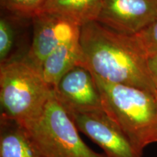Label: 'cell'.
Returning a JSON list of instances; mask_svg holds the SVG:
<instances>
[{
    "label": "cell",
    "instance_id": "obj_8",
    "mask_svg": "<svg viewBox=\"0 0 157 157\" xmlns=\"http://www.w3.org/2000/svg\"><path fill=\"white\" fill-rule=\"evenodd\" d=\"M33 21V37L31 46L22 60L40 71L44 60L60 46L55 28V15L40 13Z\"/></svg>",
    "mask_w": 157,
    "mask_h": 157
},
{
    "label": "cell",
    "instance_id": "obj_2",
    "mask_svg": "<svg viewBox=\"0 0 157 157\" xmlns=\"http://www.w3.org/2000/svg\"><path fill=\"white\" fill-rule=\"evenodd\" d=\"M93 76L104 111L143 155L146 146L157 143V98L146 90Z\"/></svg>",
    "mask_w": 157,
    "mask_h": 157
},
{
    "label": "cell",
    "instance_id": "obj_15",
    "mask_svg": "<svg viewBox=\"0 0 157 157\" xmlns=\"http://www.w3.org/2000/svg\"><path fill=\"white\" fill-rule=\"evenodd\" d=\"M148 65L151 76L157 92V53L148 55Z\"/></svg>",
    "mask_w": 157,
    "mask_h": 157
},
{
    "label": "cell",
    "instance_id": "obj_6",
    "mask_svg": "<svg viewBox=\"0 0 157 157\" xmlns=\"http://www.w3.org/2000/svg\"><path fill=\"white\" fill-rule=\"evenodd\" d=\"M157 19V0H104L96 21L117 32L135 35Z\"/></svg>",
    "mask_w": 157,
    "mask_h": 157
},
{
    "label": "cell",
    "instance_id": "obj_12",
    "mask_svg": "<svg viewBox=\"0 0 157 157\" xmlns=\"http://www.w3.org/2000/svg\"><path fill=\"white\" fill-rule=\"evenodd\" d=\"M2 16L0 19V65L12 61L13 50L16 43L17 31L15 24V17Z\"/></svg>",
    "mask_w": 157,
    "mask_h": 157
},
{
    "label": "cell",
    "instance_id": "obj_9",
    "mask_svg": "<svg viewBox=\"0 0 157 157\" xmlns=\"http://www.w3.org/2000/svg\"><path fill=\"white\" fill-rule=\"evenodd\" d=\"M0 157H42L24 127L0 117Z\"/></svg>",
    "mask_w": 157,
    "mask_h": 157
},
{
    "label": "cell",
    "instance_id": "obj_1",
    "mask_svg": "<svg viewBox=\"0 0 157 157\" xmlns=\"http://www.w3.org/2000/svg\"><path fill=\"white\" fill-rule=\"evenodd\" d=\"M80 66L111 83L146 90L157 98L148 54L135 35L117 32L94 21L81 26Z\"/></svg>",
    "mask_w": 157,
    "mask_h": 157
},
{
    "label": "cell",
    "instance_id": "obj_14",
    "mask_svg": "<svg viewBox=\"0 0 157 157\" xmlns=\"http://www.w3.org/2000/svg\"><path fill=\"white\" fill-rule=\"evenodd\" d=\"M135 36L148 56L157 53V19Z\"/></svg>",
    "mask_w": 157,
    "mask_h": 157
},
{
    "label": "cell",
    "instance_id": "obj_10",
    "mask_svg": "<svg viewBox=\"0 0 157 157\" xmlns=\"http://www.w3.org/2000/svg\"><path fill=\"white\" fill-rule=\"evenodd\" d=\"M81 58L79 41L60 44L45 59L40 73L47 84L53 88L65 74L79 65Z\"/></svg>",
    "mask_w": 157,
    "mask_h": 157
},
{
    "label": "cell",
    "instance_id": "obj_3",
    "mask_svg": "<svg viewBox=\"0 0 157 157\" xmlns=\"http://www.w3.org/2000/svg\"><path fill=\"white\" fill-rule=\"evenodd\" d=\"M52 93L40 71L23 60L0 65V117L24 125L41 114Z\"/></svg>",
    "mask_w": 157,
    "mask_h": 157
},
{
    "label": "cell",
    "instance_id": "obj_5",
    "mask_svg": "<svg viewBox=\"0 0 157 157\" xmlns=\"http://www.w3.org/2000/svg\"><path fill=\"white\" fill-rule=\"evenodd\" d=\"M67 113L78 130L97 143L107 157H142L103 109Z\"/></svg>",
    "mask_w": 157,
    "mask_h": 157
},
{
    "label": "cell",
    "instance_id": "obj_4",
    "mask_svg": "<svg viewBox=\"0 0 157 157\" xmlns=\"http://www.w3.org/2000/svg\"><path fill=\"white\" fill-rule=\"evenodd\" d=\"M22 126L42 157H107L84 143L53 89L41 114Z\"/></svg>",
    "mask_w": 157,
    "mask_h": 157
},
{
    "label": "cell",
    "instance_id": "obj_7",
    "mask_svg": "<svg viewBox=\"0 0 157 157\" xmlns=\"http://www.w3.org/2000/svg\"><path fill=\"white\" fill-rule=\"evenodd\" d=\"M52 89L67 112L103 109L93 74L80 65L65 74Z\"/></svg>",
    "mask_w": 157,
    "mask_h": 157
},
{
    "label": "cell",
    "instance_id": "obj_13",
    "mask_svg": "<svg viewBox=\"0 0 157 157\" xmlns=\"http://www.w3.org/2000/svg\"><path fill=\"white\" fill-rule=\"evenodd\" d=\"M48 0H0L1 7L10 15L32 19L41 13Z\"/></svg>",
    "mask_w": 157,
    "mask_h": 157
},
{
    "label": "cell",
    "instance_id": "obj_11",
    "mask_svg": "<svg viewBox=\"0 0 157 157\" xmlns=\"http://www.w3.org/2000/svg\"><path fill=\"white\" fill-rule=\"evenodd\" d=\"M104 0H48L41 13L66 17L80 25L96 21Z\"/></svg>",
    "mask_w": 157,
    "mask_h": 157
}]
</instances>
